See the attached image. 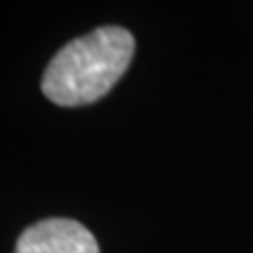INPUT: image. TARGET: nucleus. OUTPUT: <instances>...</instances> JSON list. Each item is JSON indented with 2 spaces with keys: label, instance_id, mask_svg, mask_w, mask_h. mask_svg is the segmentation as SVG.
<instances>
[{
  "label": "nucleus",
  "instance_id": "1",
  "mask_svg": "<svg viewBox=\"0 0 253 253\" xmlns=\"http://www.w3.org/2000/svg\"><path fill=\"white\" fill-rule=\"evenodd\" d=\"M135 53V38L121 26H104L68 42L42 74L44 97L61 108L89 106L121 81Z\"/></svg>",
  "mask_w": 253,
  "mask_h": 253
},
{
  "label": "nucleus",
  "instance_id": "2",
  "mask_svg": "<svg viewBox=\"0 0 253 253\" xmlns=\"http://www.w3.org/2000/svg\"><path fill=\"white\" fill-rule=\"evenodd\" d=\"M15 253H99V245L81 221L49 217L21 232Z\"/></svg>",
  "mask_w": 253,
  "mask_h": 253
}]
</instances>
